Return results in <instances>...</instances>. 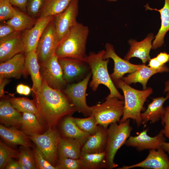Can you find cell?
Here are the masks:
<instances>
[{
	"instance_id": "cell-50",
	"label": "cell",
	"mask_w": 169,
	"mask_h": 169,
	"mask_svg": "<svg viewBox=\"0 0 169 169\" xmlns=\"http://www.w3.org/2000/svg\"><path fill=\"white\" fill-rule=\"evenodd\" d=\"M32 89H31L27 85H25L24 95H28L30 94L31 90Z\"/></svg>"
},
{
	"instance_id": "cell-52",
	"label": "cell",
	"mask_w": 169,
	"mask_h": 169,
	"mask_svg": "<svg viewBox=\"0 0 169 169\" xmlns=\"http://www.w3.org/2000/svg\"><path fill=\"white\" fill-rule=\"evenodd\" d=\"M107 1L110 2H114L117 1L118 0H106Z\"/></svg>"
},
{
	"instance_id": "cell-35",
	"label": "cell",
	"mask_w": 169,
	"mask_h": 169,
	"mask_svg": "<svg viewBox=\"0 0 169 169\" xmlns=\"http://www.w3.org/2000/svg\"><path fill=\"white\" fill-rule=\"evenodd\" d=\"M74 122L81 130L93 134L97 125L95 117L92 115L86 118L72 117Z\"/></svg>"
},
{
	"instance_id": "cell-45",
	"label": "cell",
	"mask_w": 169,
	"mask_h": 169,
	"mask_svg": "<svg viewBox=\"0 0 169 169\" xmlns=\"http://www.w3.org/2000/svg\"><path fill=\"white\" fill-rule=\"evenodd\" d=\"M4 169H21V167L18 161H14L12 158L8 161Z\"/></svg>"
},
{
	"instance_id": "cell-27",
	"label": "cell",
	"mask_w": 169,
	"mask_h": 169,
	"mask_svg": "<svg viewBox=\"0 0 169 169\" xmlns=\"http://www.w3.org/2000/svg\"><path fill=\"white\" fill-rule=\"evenodd\" d=\"M38 61L36 51L26 53L25 56V68L27 72L31 76L33 82L32 90L34 92L41 86L43 82Z\"/></svg>"
},
{
	"instance_id": "cell-39",
	"label": "cell",
	"mask_w": 169,
	"mask_h": 169,
	"mask_svg": "<svg viewBox=\"0 0 169 169\" xmlns=\"http://www.w3.org/2000/svg\"><path fill=\"white\" fill-rule=\"evenodd\" d=\"M33 152L37 169H58L57 167L53 166L44 157L36 146L34 148Z\"/></svg>"
},
{
	"instance_id": "cell-26",
	"label": "cell",
	"mask_w": 169,
	"mask_h": 169,
	"mask_svg": "<svg viewBox=\"0 0 169 169\" xmlns=\"http://www.w3.org/2000/svg\"><path fill=\"white\" fill-rule=\"evenodd\" d=\"M61 130L63 137L76 140L82 146L91 135L80 129L73 121L72 117L69 115L62 121Z\"/></svg>"
},
{
	"instance_id": "cell-22",
	"label": "cell",
	"mask_w": 169,
	"mask_h": 169,
	"mask_svg": "<svg viewBox=\"0 0 169 169\" xmlns=\"http://www.w3.org/2000/svg\"><path fill=\"white\" fill-rule=\"evenodd\" d=\"M144 7L146 10H156L160 13L161 26L152 44V49L155 50L161 47L164 43V38L169 31V0H165L163 7L160 9L150 7L148 4Z\"/></svg>"
},
{
	"instance_id": "cell-48",
	"label": "cell",
	"mask_w": 169,
	"mask_h": 169,
	"mask_svg": "<svg viewBox=\"0 0 169 169\" xmlns=\"http://www.w3.org/2000/svg\"><path fill=\"white\" fill-rule=\"evenodd\" d=\"M25 85L22 84H18L16 87L17 93L20 95H23Z\"/></svg>"
},
{
	"instance_id": "cell-12",
	"label": "cell",
	"mask_w": 169,
	"mask_h": 169,
	"mask_svg": "<svg viewBox=\"0 0 169 169\" xmlns=\"http://www.w3.org/2000/svg\"><path fill=\"white\" fill-rule=\"evenodd\" d=\"M105 48L104 59L111 58L114 62V71L110 74L114 84L119 79H121L125 74L132 73L145 65L132 64L129 61L122 59L116 53L113 45L110 43H106Z\"/></svg>"
},
{
	"instance_id": "cell-23",
	"label": "cell",
	"mask_w": 169,
	"mask_h": 169,
	"mask_svg": "<svg viewBox=\"0 0 169 169\" xmlns=\"http://www.w3.org/2000/svg\"><path fill=\"white\" fill-rule=\"evenodd\" d=\"M23 113L14 108L9 100H3L0 102V121L9 127H20Z\"/></svg>"
},
{
	"instance_id": "cell-14",
	"label": "cell",
	"mask_w": 169,
	"mask_h": 169,
	"mask_svg": "<svg viewBox=\"0 0 169 169\" xmlns=\"http://www.w3.org/2000/svg\"><path fill=\"white\" fill-rule=\"evenodd\" d=\"M53 18V17H40L33 27L24 31L21 36L26 53L36 51L38 42L43 32Z\"/></svg>"
},
{
	"instance_id": "cell-38",
	"label": "cell",
	"mask_w": 169,
	"mask_h": 169,
	"mask_svg": "<svg viewBox=\"0 0 169 169\" xmlns=\"http://www.w3.org/2000/svg\"><path fill=\"white\" fill-rule=\"evenodd\" d=\"M17 9H15L8 0H0V20L1 21L9 20L16 13Z\"/></svg>"
},
{
	"instance_id": "cell-25",
	"label": "cell",
	"mask_w": 169,
	"mask_h": 169,
	"mask_svg": "<svg viewBox=\"0 0 169 169\" xmlns=\"http://www.w3.org/2000/svg\"><path fill=\"white\" fill-rule=\"evenodd\" d=\"M0 136L5 141L12 145H19L26 147L32 146L28 136L22 131L16 127L0 125Z\"/></svg>"
},
{
	"instance_id": "cell-40",
	"label": "cell",
	"mask_w": 169,
	"mask_h": 169,
	"mask_svg": "<svg viewBox=\"0 0 169 169\" xmlns=\"http://www.w3.org/2000/svg\"><path fill=\"white\" fill-rule=\"evenodd\" d=\"M44 0H28L27 8L28 13L31 15H36L43 6Z\"/></svg>"
},
{
	"instance_id": "cell-11",
	"label": "cell",
	"mask_w": 169,
	"mask_h": 169,
	"mask_svg": "<svg viewBox=\"0 0 169 169\" xmlns=\"http://www.w3.org/2000/svg\"><path fill=\"white\" fill-rule=\"evenodd\" d=\"M79 13V0H73L62 12L53 17L58 39L60 41L78 22L77 18Z\"/></svg>"
},
{
	"instance_id": "cell-20",
	"label": "cell",
	"mask_w": 169,
	"mask_h": 169,
	"mask_svg": "<svg viewBox=\"0 0 169 169\" xmlns=\"http://www.w3.org/2000/svg\"><path fill=\"white\" fill-rule=\"evenodd\" d=\"M169 72V69L167 66L161 69H154L145 64L135 72L123 77L121 79L129 85L139 83L142 85L143 90H145L147 88V82L151 76L157 73Z\"/></svg>"
},
{
	"instance_id": "cell-19",
	"label": "cell",
	"mask_w": 169,
	"mask_h": 169,
	"mask_svg": "<svg viewBox=\"0 0 169 169\" xmlns=\"http://www.w3.org/2000/svg\"><path fill=\"white\" fill-rule=\"evenodd\" d=\"M108 135V128L97 125L94 133L82 146L81 153H95L105 151Z\"/></svg>"
},
{
	"instance_id": "cell-28",
	"label": "cell",
	"mask_w": 169,
	"mask_h": 169,
	"mask_svg": "<svg viewBox=\"0 0 169 169\" xmlns=\"http://www.w3.org/2000/svg\"><path fill=\"white\" fill-rule=\"evenodd\" d=\"M82 146L76 140L60 137L58 145V157L79 159Z\"/></svg>"
},
{
	"instance_id": "cell-53",
	"label": "cell",
	"mask_w": 169,
	"mask_h": 169,
	"mask_svg": "<svg viewBox=\"0 0 169 169\" xmlns=\"http://www.w3.org/2000/svg\"><path fill=\"white\" fill-rule=\"evenodd\" d=\"M166 96L168 97V99L169 100V94L166 95ZM168 106L169 107V105Z\"/></svg>"
},
{
	"instance_id": "cell-47",
	"label": "cell",
	"mask_w": 169,
	"mask_h": 169,
	"mask_svg": "<svg viewBox=\"0 0 169 169\" xmlns=\"http://www.w3.org/2000/svg\"><path fill=\"white\" fill-rule=\"evenodd\" d=\"M9 82L8 78H0V96L2 97L4 96L5 91L4 88L5 86Z\"/></svg>"
},
{
	"instance_id": "cell-18",
	"label": "cell",
	"mask_w": 169,
	"mask_h": 169,
	"mask_svg": "<svg viewBox=\"0 0 169 169\" xmlns=\"http://www.w3.org/2000/svg\"><path fill=\"white\" fill-rule=\"evenodd\" d=\"M154 38V34L151 33L140 42L135 39H130L128 43L130 48L124 59L129 61L132 58H138L141 60L143 64H145L146 62L150 59L149 54L152 48V41Z\"/></svg>"
},
{
	"instance_id": "cell-37",
	"label": "cell",
	"mask_w": 169,
	"mask_h": 169,
	"mask_svg": "<svg viewBox=\"0 0 169 169\" xmlns=\"http://www.w3.org/2000/svg\"><path fill=\"white\" fill-rule=\"evenodd\" d=\"M56 167L58 169H82L81 161L64 157L58 156Z\"/></svg>"
},
{
	"instance_id": "cell-1",
	"label": "cell",
	"mask_w": 169,
	"mask_h": 169,
	"mask_svg": "<svg viewBox=\"0 0 169 169\" xmlns=\"http://www.w3.org/2000/svg\"><path fill=\"white\" fill-rule=\"evenodd\" d=\"M34 93L41 121L45 122L49 128H55L62 118L76 111L62 90L53 89L43 81Z\"/></svg>"
},
{
	"instance_id": "cell-9",
	"label": "cell",
	"mask_w": 169,
	"mask_h": 169,
	"mask_svg": "<svg viewBox=\"0 0 169 169\" xmlns=\"http://www.w3.org/2000/svg\"><path fill=\"white\" fill-rule=\"evenodd\" d=\"M59 43L53 19L45 28L37 47L36 52L41 64L48 60L55 54Z\"/></svg>"
},
{
	"instance_id": "cell-8",
	"label": "cell",
	"mask_w": 169,
	"mask_h": 169,
	"mask_svg": "<svg viewBox=\"0 0 169 169\" xmlns=\"http://www.w3.org/2000/svg\"><path fill=\"white\" fill-rule=\"evenodd\" d=\"M91 75L89 73L81 81L69 85L62 90L76 111L86 117L91 115V107L87 105L86 98L87 86Z\"/></svg>"
},
{
	"instance_id": "cell-5",
	"label": "cell",
	"mask_w": 169,
	"mask_h": 169,
	"mask_svg": "<svg viewBox=\"0 0 169 169\" xmlns=\"http://www.w3.org/2000/svg\"><path fill=\"white\" fill-rule=\"evenodd\" d=\"M132 127L128 119L124 122L110 124L108 128V135L105 152L107 168L112 169L117 166L114 161L115 156L119 149L125 143L130 136Z\"/></svg>"
},
{
	"instance_id": "cell-32",
	"label": "cell",
	"mask_w": 169,
	"mask_h": 169,
	"mask_svg": "<svg viewBox=\"0 0 169 169\" xmlns=\"http://www.w3.org/2000/svg\"><path fill=\"white\" fill-rule=\"evenodd\" d=\"M9 101L13 107L19 111L23 113L28 112L35 115L41 123V117L34 100L24 97H13Z\"/></svg>"
},
{
	"instance_id": "cell-43",
	"label": "cell",
	"mask_w": 169,
	"mask_h": 169,
	"mask_svg": "<svg viewBox=\"0 0 169 169\" xmlns=\"http://www.w3.org/2000/svg\"><path fill=\"white\" fill-rule=\"evenodd\" d=\"M12 5L17 7L22 10L26 9L28 0H8Z\"/></svg>"
},
{
	"instance_id": "cell-6",
	"label": "cell",
	"mask_w": 169,
	"mask_h": 169,
	"mask_svg": "<svg viewBox=\"0 0 169 169\" xmlns=\"http://www.w3.org/2000/svg\"><path fill=\"white\" fill-rule=\"evenodd\" d=\"M124 106V100L108 96L104 102L90 107L91 115L95 117L97 125L108 128L112 123L120 122Z\"/></svg>"
},
{
	"instance_id": "cell-30",
	"label": "cell",
	"mask_w": 169,
	"mask_h": 169,
	"mask_svg": "<svg viewBox=\"0 0 169 169\" xmlns=\"http://www.w3.org/2000/svg\"><path fill=\"white\" fill-rule=\"evenodd\" d=\"M41 123L34 114L23 113L20 127L21 130L28 136L42 134L43 127Z\"/></svg>"
},
{
	"instance_id": "cell-46",
	"label": "cell",
	"mask_w": 169,
	"mask_h": 169,
	"mask_svg": "<svg viewBox=\"0 0 169 169\" xmlns=\"http://www.w3.org/2000/svg\"><path fill=\"white\" fill-rule=\"evenodd\" d=\"M156 57L159 62L163 64L169 61V54L166 52H161Z\"/></svg>"
},
{
	"instance_id": "cell-2",
	"label": "cell",
	"mask_w": 169,
	"mask_h": 169,
	"mask_svg": "<svg viewBox=\"0 0 169 169\" xmlns=\"http://www.w3.org/2000/svg\"><path fill=\"white\" fill-rule=\"evenodd\" d=\"M89 33L88 27L77 22L59 42L55 52L59 58H69L84 61Z\"/></svg>"
},
{
	"instance_id": "cell-34",
	"label": "cell",
	"mask_w": 169,
	"mask_h": 169,
	"mask_svg": "<svg viewBox=\"0 0 169 169\" xmlns=\"http://www.w3.org/2000/svg\"><path fill=\"white\" fill-rule=\"evenodd\" d=\"M29 147L21 146L18 157V161L21 169H37L34 152Z\"/></svg>"
},
{
	"instance_id": "cell-21",
	"label": "cell",
	"mask_w": 169,
	"mask_h": 169,
	"mask_svg": "<svg viewBox=\"0 0 169 169\" xmlns=\"http://www.w3.org/2000/svg\"><path fill=\"white\" fill-rule=\"evenodd\" d=\"M168 99L167 96L152 98L145 112L141 114V124L145 125L149 121L154 123L161 119L165 112L163 104Z\"/></svg>"
},
{
	"instance_id": "cell-3",
	"label": "cell",
	"mask_w": 169,
	"mask_h": 169,
	"mask_svg": "<svg viewBox=\"0 0 169 169\" xmlns=\"http://www.w3.org/2000/svg\"><path fill=\"white\" fill-rule=\"evenodd\" d=\"M114 84L123 91L124 106L123 115L120 123L131 119L136 123L137 126L141 124V111L147 98L153 93V89L149 87L145 90H139L132 88L121 79Z\"/></svg>"
},
{
	"instance_id": "cell-42",
	"label": "cell",
	"mask_w": 169,
	"mask_h": 169,
	"mask_svg": "<svg viewBox=\"0 0 169 169\" xmlns=\"http://www.w3.org/2000/svg\"><path fill=\"white\" fill-rule=\"evenodd\" d=\"M17 32L12 27L9 25L1 24L0 25V38L6 37L12 33Z\"/></svg>"
},
{
	"instance_id": "cell-36",
	"label": "cell",
	"mask_w": 169,
	"mask_h": 169,
	"mask_svg": "<svg viewBox=\"0 0 169 169\" xmlns=\"http://www.w3.org/2000/svg\"><path fill=\"white\" fill-rule=\"evenodd\" d=\"M20 151L13 149L0 141V169H4L9 160L13 158H18Z\"/></svg>"
},
{
	"instance_id": "cell-51",
	"label": "cell",
	"mask_w": 169,
	"mask_h": 169,
	"mask_svg": "<svg viewBox=\"0 0 169 169\" xmlns=\"http://www.w3.org/2000/svg\"><path fill=\"white\" fill-rule=\"evenodd\" d=\"M164 92L166 93V95L169 94V80L165 83Z\"/></svg>"
},
{
	"instance_id": "cell-29",
	"label": "cell",
	"mask_w": 169,
	"mask_h": 169,
	"mask_svg": "<svg viewBox=\"0 0 169 169\" xmlns=\"http://www.w3.org/2000/svg\"><path fill=\"white\" fill-rule=\"evenodd\" d=\"M79 159L82 163V169L107 168L105 151L95 153L81 152Z\"/></svg>"
},
{
	"instance_id": "cell-7",
	"label": "cell",
	"mask_w": 169,
	"mask_h": 169,
	"mask_svg": "<svg viewBox=\"0 0 169 169\" xmlns=\"http://www.w3.org/2000/svg\"><path fill=\"white\" fill-rule=\"evenodd\" d=\"M44 157L56 166L58 159V145L60 136L56 128H49L45 133L28 136Z\"/></svg>"
},
{
	"instance_id": "cell-24",
	"label": "cell",
	"mask_w": 169,
	"mask_h": 169,
	"mask_svg": "<svg viewBox=\"0 0 169 169\" xmlns=\"http://www.w3.org/2000/svg\"><path fill=\"white\" fill-rule=\"evenodd\" d=\"M58 61L63 71V78L67 83L83 74L86 70L85 62L79 59L69 58H58Z\"/></svg>"
},
{
	"instance_id": "cell-41",
	"label": "cell",
	"mask_w": 169,
	"mask_h": 169,
	"mask_svg": "<svg viewBox=\"0 0 169 169\" xmlns=\"http://www.w3.org/2000/svg\"><path fill=\"white\" fill-rule=\"evenodd\" d=\"M161 120L162 124L164 126L163 130L164 136L169 139V107L168 106L165 108L164 114Z\"/></svg>"
},
{
	"instance_id": "cell-15",
	"label": "cell",
	"mask_w": 169,
	"mask_h": 169,
	"mask_svg": "<svg viewBox=\"0 0 169 169\" xmlns=\"http://www.w3.org/2000/svg\"><path fill=\"white\" fill-rule=\"evenodd\" d=\"M165 151L160 148L150 149L147 157L143 161L136 164L124 166L118 169H130L136 167L145 169H169V158Z\"/></svg>"
},
{
	"instance_id": "cell-16",
	"label": "cell",
	"mask_w": 169,
	"mask_h": 169,
	"mask_svg": "<svg viewBox=\"0 0 169 169\" xmlns=\"http://www.w3.org/2000/svg\"><path fill=\"white\" fill-rule=\"evenodd\" d=\"M20 32H16L0 39V61L5 62L16 55L25 52Z\"/></svg>"
},
{
	"instance_id": "cell-31",
	"label": "cell",
	"mask_w": 169,
	"mask_h": 169,
	"mask_svg": "<svg viewBox=\"0 0 169 169\" xmlns=\"http://www.w3.org/2000/svg\"><path fill=\"white\" fill-rule=\"evenodd\" d=\"M73 0H44L40 17H54L63 12Z\"/></svg>"
},
{
	"instance_id": "cell-17",
	"label": "cell",
	"mask_w": 169,
	"mask_h": 169,
	"mask_svg": "<svg viewBox=\"0 0 169 169\" xmlns=\"http://www.w3.org/2000/svg\"><path fill=\"white\" fill-rule=\"evenodd\" d=\"M27 72L25 57L21 53L0 64V78L19 79Z\"/></svg>"
},
{
	"instance_id": "cell-33",
	"label": "cell",
	"mask_w": 169,
	"mask_h": 169,
	"mask_svg": "<svg viewBox=\"0 0 169 169\" xmlns=\"http://www.w3.org/2000/svg\"><path fill=\"white\" fill-rule=\"evenodd\" d=\"M6 23L12 27L16 31L20 32L31 28L34 21L30 17L17 9L15 14Z\"/></svg>"
},
{
	"instance_id": "cell-10",
	"label": "cell",
	"mask_w": 169,
	"mask_h": 169,
	"mask_svg": "<svg viewBox=\"0 0 169 169\" xmlns=\"http://www.w3.org/2000/svg\"><path fill=\"white\" fill-rule=\"evenodd\" d=\"M41 64L40 72L43 81L53 89L61 90L67 83L64 79L63 70L57 56L54 54Z\"/></svg>"
},
{
	"instance_id": "cell-4",
	"label": "cell",
	"mask_w": 169,
	"mask_h": 169,
	"mask_svg": "<svg viewBox=\"0 0 169 169\" xmlns=\"http://www.w3.org/2000/svg\"><path fill=\"white\" fill-rule=\"evenodd\" d=\"M105 53L104 50L97 53H91L84 59V61L88 64L91 70L92 78L90 86L95 91L100 85H105L110 90L108 96L116 97L124 100V96L118 91L108 73L107 65L109 59H104Z\"/></svg>"
},
{
	"instance_id": "cell-44",
	"label": "cell",
	"mask_w": 169,
	"mask_h": 169,
	"mask_svg": "<svg viewBox=\"0 0 169 169\" xmlns=\"http://www.w3.org/2000/svg\"><path fill=\"white\" fill-rule=\"evenodd\" d=\"M166 65L161 63L156 58L150 59L147 66L154 69H159L165 67Z\"/></svg>"
},
{
	"instance_id": "cell-49",
	"label": "cell",
	"mask_w": 169,
	"mask_h": 169,
	"mask_svg": "<svg viewBox=\"0 0 169 169\" xmlns=\"http://www.w3.org/2000/svg\"><path fill=\"white\" fill-rule=\"evenodd\" d=\"M161 148L165 152L169 154V142H164L162 145Z\"/></svg>"
},
{
	"instance_id": "cell-13",
	"label": "cell",
	"mask_w": 169,
	"mask_h": 169,
	"mask_svg": "<svg viewBox=\"0 0 169 169\" xmlns=\"http://www.w3.org/2000/svg\"><path fill=\"white\" fill-rule=\"evenodd\" d=\"M148 129L144 130L136 136H130L125 144L127 146L135 148L139 151L146 149H157L161 147L166 138L163 129L154 137L149 136L147 134Z\"/></svg>"
}]
</instances>
